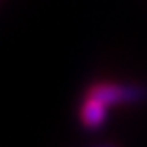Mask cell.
Instances as JSON below:
<instances>
[{"label":"cell","mask_w":147,"mask_h":147,"mask_svg":"<svg viewBox=\"0 0 147 147\" xmlns=\"http://www.w3.org/2000/svg\"><path fill=\"white\" fill-rule=\"evenodd\" d=\"M107 113H109V107L101 101V99L94 98V96H84L80 105V124L88 130H98L105 124L107 120Z\"/></svg>","instance_id":"cell-2"},{"label":"cell","mask_w":147,"mask_h":147,"mask_svg":"<svg viewBox=\"0 0 147 147\" xmlns=\"http://www.w3.org/2000/svg\"><path fill=\"white\" fill-rule=\"evenodd\" d=\"M92 147H120V145L115 142H99V143H94Z\"/></svg>","instance_id":"cell-3"},{"label":"cell","mask_w":147,"mask_h":147,"mask_svg":"<svg viewBox=\"0 0 147 147\" xmlns=\"http://www.w3.org/2000/svg\"><path fill=\"white\" fill-rule=\"evenodd\" d=\"M88 96L101 99L107 107L113 105H132L147 101V86L140 82H94L88 88Z\"/></svg>","instance_id":"cell-1"}]
</instances>
